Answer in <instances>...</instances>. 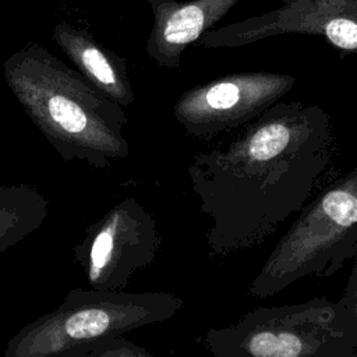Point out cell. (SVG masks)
I'll return each instance as SVG.
<instances>
[{"mask_svg": "<svg viewBox=\"0 0 357 357\" xmlns=\"http://www.w3.org/2000/svg\"><path fill=\"white\" fill-rule=\"evenodd\" d=\"M331 156L328 113L303 102H276L225 146L197 153L188 177L211 220L209 255L265 243L310 201Z\"/></svg>", "mask_w": 357, "mask_h": 357, "instance_id": "1", "label": "cell"}, {"mask_svg": "<svg viewBox=\"0 0 357 357\" xmlns=\"http://www.w3.org/2000/svg\"><path fill=\"white\" fill-rule=\"evenodd\" d=\"M10 92L64 162L106 169L130 155L123 106L38 43L10 54L3 66Z\"/></svg>", "mask_w": 357, "mask_h": 357, "instance_id": "2", "label": "cell"}, {"mask_svg": "<svg viewBox=\"0 0 357 357\" xmlns=\"http://www.w3.org/2000/svg\"><path fill=\"white\" fill-rule=\"evenodd\" d=\"M357 252V165L310 199L280 237L248 293L275 296L304 278H329Z\"/></svg>", "mask_w": 357, "mask_h": 357, "instance_id": "3", "label": "cell"}, {"mask_svg": "<svg viewBox=\"0 0 357 357\" xmlns=\"http://www.w3.org/2000/svg\"><path fill=\"white\" fill-rule=\"evenodd\" d=\"M213 357H357V322L326 297L258 307L202 339Z\"/></svg>", "mask_w": 357, "mask_h": 357, "instance_id": "4", "label": "cell"}, {"mask_svg": "<svg viewBox=\"0 0 357 357\" xmlns=\"http://www.w3.org/2000/svg\"><path fill=\"white\" fill-rule=\"evenodd\" d=\"M183 298L167 291L71 289L59 307L8 339L4 357H59L73 347L172 319Z\"/></svg>", "mask_w": 357, "mask_h": 357, "instance_id": "5", "label": "cell"}, {"mask_svg": "<svg viewBox=\"0 0 357 357\" xmlns=\"http://www.w3.org/2000/svg\"><path fill=\"white\" fill-rule=\"evenodd\" d=\"M160 243L153 215L127 197L86 226L73 252L91 289L116 291L153 264Z\"/></svg>", "mask_w": 357, "mask_h": 357, "instance_id": "6", "label": "cell"}, {"mask_svg": "<svg viewBox=\"0 0 357 357\" xmlns=\"http://www.w3.org/2000/svg\"><path fill=\"white\" fill-rule=\"evenodd\" d=\"M296 78L269 71H247L218 77L185 91L173 116L185 135L212 138L245 126L289 93Z\"/></svg>", "mask_w": 357, "mask_h": 357, "instance_id": "7", "label": "cell"}, {"mask_svg": "<svg viewBox=\"0 0 357 357\" xmlns=\"http://www.w3.org/2000/svg\"><path fill=\"white\" fill-rule=\"evenodd\" d=\"M283 33L321 35L342 52L357 53V0H282L275 10L208 29L204 47H238Z\"/></svg>", "mask_w": 357, "mask_h": 357, "instance_id": "8", "label": "cell"}, {"mask_svg": "<svg viewBox=\"0 0 357 357\" xmlns=\"http://www.w3.org/2000/svg\"><path fill=\"white\" fill-rule=\"evenodd\" d=\"M241 0H148L153 24L146 54L160 67L178 68L184 50Z\"/></svg>", "mask_w": 357, "mask_h": 357, "instance_id": "9", "label": "cell"}, {"mask_svg": "<svg viewBox=\"0 0 357 357\" xmlns=\"http://www.w3.org/2000/svg\"><path fill=\"white\" fill-rule=\"evenodd\" d=\"M53 40L98 91L123 107L134 102L126 60L99 43L88 31L59 22L53 31Z\"/></svg>", "mask_w": 357, "mask_h": 357, "instance_id": "10", "label": "cell"}, {"mask_svg": "<svg viewBox=\"0 0 357 357\" xmlns=\"http://www.w3.org/2000/svg\"><path fill=\"white\" fill-rule=\"evenodd\" d=\"M47 213L49 202L35 187L0 183V254L36 231Z\"/></svg>", "mask_w": 357, "mask_h": 357, "instance_id": "11", "label": "cell"}, {"mask_svg": "<svg viewBox=\"0 0 357 357\" xmlns=\"http://www.w3.org/2000/svg\"><path fill=\"white\" fill-rule=\"evenodd\" d=\"M59 357H153L146 349L124 336L106 337L70 349Z\"/></svg>", "mask_w": 357, "mask_h": 357, "instance_id": "12", "label": "cell"}, {"mask_svg": "<svg viewBox=\"0 0 357 357\" xmlns=\"http://www.w3.org/2000/svg\"><path fill=\"white\" fill-rule=\"evenodd\" d=\"M337 301L347 310V312L357 322V252L353 258V266L347 278L344 290Z\"/></svg>", "mask_w": 357, "mask_h": 357, "instance_id": "13", "label": "cell"}]
</instances>
